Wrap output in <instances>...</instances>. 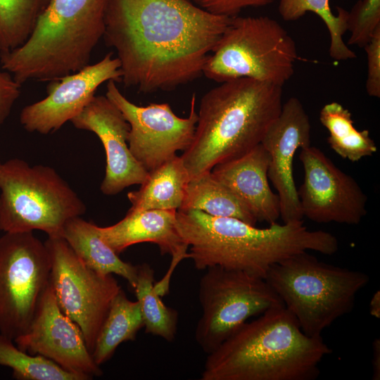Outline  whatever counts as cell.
<instances>
[{"label": "cell", "instance_id": "1", "mask_svg": "<svg viewBox=\"0 0 380 380\" xmlns=\"http://www.w3.org/2000/svg\"><path fill=\"white\" fill-rule=\"evenodd\" d=\"M231 18L189 0H108L103 38L115 50L125 87L167 91L203 74Z\"/></svg>", "mask_w": 380, "mask_h": 380}, {"label": "cell", "instance_id": "2", "mask_svg": "<svg viewBox=\"0 0 380 380\" xmlns=\"http://www.w3.org/2000/svg\"><path fill=\"white\" fill-rule=\"evenodd\" d=\"M177 225L198 270L220 267L265 279L272 265L293 255L309 251L332 255L338 249L335 236L310 230L303 220L257 228L234 217L179 209Z\"/></svg>", "mask_w": 380, "mask_h": 380}, {"label": "cell", "instance_id": "3", "mask_svg": "<svg viewBox=\"0 0 380 380\" xmlns=\"http://www.w3.org/2000/svg\"><path fill=\"white\" fill-rule=\"evenodd\" d=\"M322 336L305 335L284 303L246 322L207 354L201 380H314L331 353Z\"/></svg>", "mask_w": 380, "mask_h": 380}, {"label": "cell", "instance_id": "4", "mask_svg": "<svg viewBox=\"0 0 380 380\" xmlns=\"http://www.w3.org/2000/svg\"><path fill=\"white\" fill-rule=\"evenodd\" d=\"M282 95V87L246 77L207 91L192 143L181 156L190 179L260 144L281 112Z\"/></svg>", "mask_w": 380, "mask_h": 380}, {"label": "cell", "instance_id": "5", "mask_svg": "<svg viewBox=\"0 0 380 380\" xmlns=\"http://www.w3.org/2000/svg\"><path fill=\"white\" fill-rule=\"evenodd\" d=\"M108 0H49L26 41L0 53L1 68L21 85L50 82L89 65L103 37Z\"/></svg>", "mask_w": 380, "mask_h": 380}, {"label": "cell", "instance_id": "6", "mask_svg": "<svg viewBox=\"0 0 380 380\" xmlns=\"http://www.w3.org/2000/svg\"><path fill=\"white\" fill-rule=\"evenodd\" d=\"M265 279L303 333L317 337L353 310L357 293L369 277L360 271L319 261L303 251L272 265Z\"/></svg>", "mask_w": 380, "mask_h": 380}, {"label": "cell", "instance_id": "7", "mask_svg": "<svg viewBox=\"0 0 380 380\" xmlns=\"http://www.w3.org/2000/svg\"><path fill=\"white\" fill-rule=\"evenodd\" d=\"M86 206L70 185L49 166H30L13 158L2 163L0 172V230H40L48 237H62L70 219L80 217Z\"/></svg>", "mask_w": 380, "mask_h": 380}, {"label": "cell", "instance_id": "8", "mask_svg": "<svg viewBox=\"0 0 380 380\" xmlns=\"http://www.w3.org/2000/svg\"><path fill=\"white\" fill-rule=\"evenodd\" d=\"M297 59L294 40L277 20L236 15L209 55L203 74L219 83L246 77L283 87Z\"/></svg>", "mask_w": 380, "mask_h": 380}, {"label": "cell", "instance_id": "9", "mask_svg": "<svg viewBox=\"0 0 380 380\" xmlns=\"http://www.w3.org/2000/svg\"><path fill=\"white\" fill-rule=\"evenodd\" d=\"M202 315L195 339L209 354L248 319L283 303L267 281L249 273L220 267L206 269L199 282Z\"/></svg>", "mask_w": 380, "mask_h": 380}, {"label": "cell", "instance_id": "10", "mask_svg": "<svg viewBox=\"0 0 380 380\" xmlns=\"http://www.w3.org/2000/svg\"><path fill=\"white\" fill-rule=\"evenodd\" d=\"M51 261L33 232L0 237V333L13 339L28 329L50 281Z\"/></svg>", "mask_w": 380, "mask_h": 380}, {"label": "cell", "instance_id": "11", "mask_svg": "<svg viewBox=\"0 0 380 380\" xmlns=\"http://www.w3.org/2000/svg\"><path fill=\"white\" fill-rule=\"evenodd\" d=\"M51 257L50 284L61 310L80 327L89 352L110 303L122 288L113 274L85 265L62 237L44 242Z\"/></svg>", "mask_w": 380, "mask_h": 380}, {"label": "cell", "instance_id": "12", "mask_svg": "<svg viewBox=\"0 0 380 380\" xmlns=\"http://www.w3.org/2000/svg\"><path fill=\"white\" fill-rule=\"evenodd\" d=\"M106 96L129 123V148L146 171L153 170L191 144L198 121L195 94L186 118L177 116L167 103L136 105L121 93L113 80L107 83Z\"/></svg>", "mask_w": 380, "mask_h": 380}, {"label": "cell", "instance_id": "13", "mask_svg": "<svg viewBox=\"0 0 380 380\" xmlns=\"http://www.w3.org/2000/svg\"><path fill=\"white\" fill-rule=\"evenodd\" d=\"M299 158L304 177L297 191L303 217L358 224L367 214V196L355 179L317 147L300 148Z\"/></svg>", "mask_w": 380, "mask_h": 380}, {"label": "cell", "instance_id": "14", "mask_svg": "<svg viewBox=\"0 0 380 380\" xmlns=\"http://www.w3.org/2000/svg\"><path fill=\"white\" fill-rule=\"evenodd\" d=\"M14 342L21 350L44 356L83 380L103 374L80 327L60 308L50 281L28 329Z\"/></svg>", "mask_w": 380, "mask_h": 380}, {"label": "cell", "instance_id": "15", "mask_svg": "<svg viewBox=\"0 0 380 380\" xmlns=\"http://www.w3.org/2000/svg\"><path fill=\"white\" fill-rule=\"evenodd\" d=\"M121 78L119 60L108 53L94 64L50 81L47 96L25 106L20 122L29 132H54L84 108L101 84L110 80L120 82Z\"/></svg>", "mask_w": 380, "mask_h": 380}, {"label": "cell", "instance_id": "16", "mask_svg": "<svg viewBox=\"0 0 380 380\" xmlns=\"http://www.w3.org/2000/svg\"><path fill=\"white\" fill-rule=\"evenodd\" d=\"M311 125L302 103L289 98L268 128L261 144L270 156L268 179L277 191L283 223L303 220L300 200L293 178L296 151L311 145Z\"/></svg>", "mask_w": 380, "mask_h": 380}, {"label": "cell", "instance_id": "17", "mask_svg": "<svg viewBox=\"0 0 380 380\" xmlns=\"http://www.w3.org/2000/svg\"><path fill=\"white\" fill-rule=\"evenodd\" d=\"M77 129L94 133L106 152L102 193L115 195L126 187L141 184L148 172L136 160L128 146L129 125L121 111L106 96H94L70 121Z\"/></svg>", "mask_w": 380, "mask_h": 380}, {"label": "cell", "instance_id": "18", "mask_svg": "<svg viewBox=\"0 0 380 380\" xmlns=\"http://www.w3.org/2000/svg\"><path fill=\"white\" fill-rule=\"evenodd\" d=\"M270 156L261 144L236 158L219 163L212 175L246 206L257 221L270 224L280 217V201L268 181Z\"/></svg>", "mask_w": 380, "mask_h": 380}, {"label": "cell", "instance_id": "19", "mask_svg": "<svg viewBox=\"0 0 380 380\" xmlns=\"http://www.w3.org/2000/svg\"><path fill=\"white\" fill-rule=\"evenodd\" d=\"M98 230L101 239L118 255L139 243L158 245L162 255L172 257L171 274L182 259L189 258V246L177 228L176 210H128L118 222L98 227Z\"/></svg>", "mask_w": 380, "mask_h": 380}, {"label": "cell", "instance_id": "20", "mask_svg": "<svg viewBox=\"0 0 380 380\" xmlns=\"http://www.w3.org/2000/svg\"><path fill=\"white\" fill-rule=\"evenodd\" d=\"M98 227L93 222L76 217L65 224L62 238L85 265L103 274L122 277L134 289L137 277V265L121 260L101 239Z\"/></svg>", "mask_w": 380, "mask_h": 380}, {"label": "cell", "instance_id": "21", "mask_svg": "<svg viewBox=\"0 0 380 380\" xmlns=\"http://www.w3.org/2000/svg\"><path fill=\"white\" fill-rule=\"evenodd\" d=\"M190 177L181 156H175L148 172L140 188L127 194L129 210H176L183 203Z\"/></svg>", "mask_w": 380, "mask_h": 380}, {"label": "cell", "instance_id": "22", "mask_svg": "<svg viewBox=\"0 0 380 380\" xmlns=\"http://www.w3.org/2000/svg\"><path fill=\"white\" fill-rule=\"evenodd\" d=\"M144 327V321L137 300L127 298L121 288L113 298L101 327L91 353L99 366L109 360L122 343L134 341Z\"/></svg>", "mask_w": 380, "mask_h": 380}, {"label": "cell", "instance_id": "23", "mask_svg": "<svg viewBox=\"0 0 380 380\" xmlns=\"http://www.w3.org/2000/svg\"><path fill=\"white\" fill-rule=\"evenodd\" d=\"M179 209L198 210L215 217H234L252 225L258 222L246 206L211 172L189 180Z\"/></svg>", "mask_w": 380, "mask_h": 380}, {"label": "cell", "instance_id": "24", "mask_svg": "<svg viewBox=\"0 0 380 380\" xmlns=\"http://www.w3.org/2000/svg\"><path fill=\"white\" fill-rule=\"evenodd\" d=\"M319 120L329 133L327 142L331 148L342 158L357 162L377 151L369 131L357 130L350 112L339 103L325 104L320 110Z\"/></svg>", "mask_w": 380, "mask_h": 380}, {"label": "cell", "instance_id": "25", "mask_svg": "<svg viewBox=\"0 0 380 380\" xmlns=\"http://www.w3.org/2000/svg\"><path fill=\"white\" fill-rule=\"evenodd\" d=\"M153 283V269L147 263L137 265V277L134 289L140 307L145 332L171 342L177 334L178 312L164 304Z\"/></svg>", "mask_w": 380, "mask_h": 380}, {"label": "cell", "instance_id": "26", "mask_svg": "<svg viewBox=\"0 0 380 380\" xmlns=\"http://www.w3.org/2000/svg\"><path fill=\"white\" fill-rule=\"evenodd\" d=\"M337 11V15L331 12L329 0H280L279 4V15L286 21L296 20L308 11L318 15L330 34V56L337 61L355 58V53L343 39L348 31V12L341 7Z\"/></svg>", "mask_w": 380, "mask_h": 380}, {"label": "cell", "instance_id": "27", "mask_svg": "<svg viewBox=\"0 0 380 380\" xmlns=\"http://www.w3.org/2000/svg\"><path fill=\"white\" fill-rule=\"evenodd\" d=\"M0 365L11 368L13 377L18 380H83L44 356L21 350L1 333Z\"/></svg>", "mask_w": 380, "mask_h": 380}, {"label": "cell", "instance_id": "28", "mask_svg": "<svg viewBox=\"0 0 380 380\" xmlns=\"http://www.w3.org/2000/svg\"><path fill=\"white\" fill-rule=\"evenodd\" d=\"M49 0H0V53L22 45Z\"/></svg>", "mask_w": 380, "mask_h": 380}, {"label": "cell", "instance_id": "29", "mask_svg": "<svg viewBox=\"0 0 380 380\" xmlns=\"http://www.w3.org/2000/svg\"><path fill=\"white\" fill-rule=\"evenodd\" d=\"M380 28V0H360L350 12L348 30L351 33L349 45L364 46Z\"/></svg>", "mask_w": 380, "mask_h": 380}, {"label": "cell", "instance_id": "30", "mask_svg": "<svg viewBox=\"0 0 380 380\" xmlns=\"http://www.w3.org/2000/svg\"><path fill=\"white\" fill-rule=\"evenodd\" d=\"M198 7L213 14L234 17L248 7L269 5L275 0H189Z\"/></svg>", "mask_w": 380, "mask_h": 380}, {"label": "cell", "instance_id": "31", "mask_svg": "<svg viewBox=\"0 0 380 380\" xmlns=\"http://www.w3.org/2000/svg\"><path fill=\"white\" fill-rule=\"evenodd\" d=\"M367 58L366 90L370 96L380 97V28L364 46Z\"/></svg>", "mask_w": 380, "mask_h": 380}, {"label": "cell", "instance_id": "32", "mask_svg": "<svg viewBox=\"0 0 380 380\" xmlns=\"http://www.w3.org/2000/svg\"><path fill=\"white\" fill-rule=\"evenodd\" d=\"M21 86L11 73L6 70L0 71V127L20 96Z\"/></svg>", "mask_w": 380, "mask_h": 380}, {"label": "cell", "instance_id": "33", "mask_svg": "<svg viewBox=\"0 0 380 380\" xmlns=\"http://www.w3.org/2000/svg\"><path fill=\"white\" fill-rule=\"evenodd\" d=\"M372 369L373 380H380V338H376L372 344Z\"/></svg>", "mask_w": 380, "mask_h": 380}, {"label": "cell", "instance_id": "34", "mask_svg": "<svg viewBox=\"0 0 380 380\" xmlns=\"http://www.w3.org/2000/svg\"><path fill=\"white\" fill-rule=\"evenodd\" d=\"M369 313L376 318H380V291H376L372 296L369 302Z\"/></svg>", "mask_w": 380, "mask_h": 380}, {"label": "cell", "instance_id": "35", "mask_svg": "<svg viewBox=\"0 0 380 380\" xmlns=\"http://www.w3.org/2000/svg\"><path fill=\"white\" fill-rule=\"evenodd\" d=\"M1 165H2V163L0 162V172H1Z\"/></svg>", "mask_w": 380, "mask_h": 380}]
</instances>
